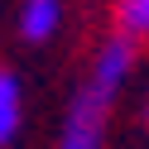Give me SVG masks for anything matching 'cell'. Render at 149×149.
I'll use <instances>...</instances> for the list:
<instances>
[{"instance_id": "obj_5", "label": "cell", "mask_w": 149, "mask_h": 149, "mask_svg": "<svg viewBox=\"0 0 149 149\" xmlns=\"http://www.w3.org/2000/svg\"><path fill=\"white\" fill-rule=\"evenodd\" d=\"M144 125H149V101H144Z\"/></svg>"}, {"instance_id": "obj_1", "label": "cell", "mask_w": 149, "mask_h": 149, "mask_svg": "<svg viewBox=\"0 0 149 149\" xmlns=\"http://www.w3.org/2000/svg\"><path fill=\"white\" fill-rule=\"evenodd\" d=\"M130 68H135V43H130V39L116 34V39L101 43V53L91 58V72L82 77L77 96L68 101L58 149H101L111 106H116L120 87H125V77H130Z\"/></svg>"}, {"instance_id": "obj_2", "label": "cell", "mask_w": 149, "mask_h": 149, "mask_svg": "<svg viewBox=\"0 0 149 149\" xmlns=\"http://www.w3.org/2000/svg\"><path fill=\"white\" fill-rule=\"evenodd\" d=\"M63 24V0H24L19 5V39L48 43Z\"/></svg>"}, {"instance_id": "obj_3", "label": "cell", "mask_w": 149, "mask_h": 149, "mask_svg": "<svg viewBox=\"0 0 149 149\" xmlns=\"http://www.w3.org/2000/svg\"><path fill=\"white\" fill-rule=\"evenodd\" d=\"M19 120H24V91H19V77L10 68H0V149L19 135Z\"/></svg>"}, {"instance_id": "obj_4", "label": "cell", "mask_w": 149, "mask_h": 149, "mask_svg": "<svg viewBox=\"0 0 149 149\" xmlns=\"http://www.w3.org/2000/svg\"><path fill=\"white\" fill-rule=\"evenodd\" d=\"M116 34L130 43L149 39V0H116Z\"/></svg>"}]
</instances>
